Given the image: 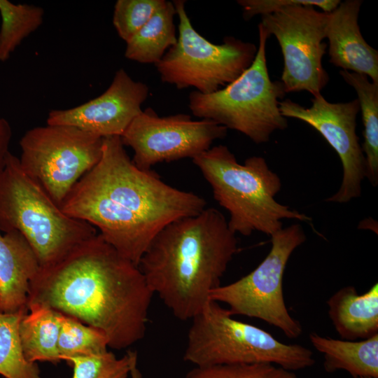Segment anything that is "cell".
Returning a JSON list of instances; mask_svg holds the SVG:
<instances>
[{
    "label": "cell",
    "instance_id": "1",
    "mask_svg": "<svg viewBox=\"0 0 378 378\" xmlns=\"http://www.w3.org/2000/svg\"><path fill=\"white\" fill-rule=\"evenodd\" d=\"M124 146L120 136L104 138L99 161L76 183L61 209L94 226L107 243L139 266L162 228L198 214L206 202L167 184L152 170L138 168Z\"/></svg>",
    "mask_w": 378,
    "mask_h": 378
},
{
    "label": "cell",
    "instance_id": "2",
    "mask_svg": "<svg viewBox=\"0 0 378 378\" xmlns=\"http://www.w3.org/2000/svg\"><path fill=\"white\" fill-rule=\"evenodd\" d=\"M153 291L139 266L99 232L57 262L41 267L27 307L39 304L102 331L108 347L127 349L146 334Z\"/></svg>",
    "mask_w": 378,
    "mask_h": 378
},
{
    "label": "cell",
    "instance_id": "3",
    "mask_svg": "<svg viewBox=\"0 0 378 378\" xmlns=\"http://www.w3.org/2000/svg\"><path fill=\"white\" fill-rule=\"evenodd\" d=\"M223 214L205 208L175 220L153 238L139 268L149 288L178 319L199 314L238 251Z\"/></svg>",
    "mask_w": 378,
    "mask_h": 378
},
{
    "label": "cell",
    "instance_id": "4",
    "mask_svg": "<svg viewBox=\"0 0 378 378\" xmlns=\"http://www.w3.org/2000/svg\"><path fill=\"white\" fill-rule=\"evenodd\" d=\"M192 160L215 200L229 213L227 225L234 234L250 236L257 231L271 237L283 228L284 219L312 221L305 214L276 201L281 181L264 158L251 156L240 164L227 146L218 145Z\"/></svg>",
    "mask_w": 378,
    "mask_h": 378
},
{
    "label": "cell",
    "instance_id": "5",
    "mask_svg": "<svg viewBox=\"0 0 378 378\" xmlns=\"http://www.w3.org/2000/svg\"><path fill=\"white\" fill-rule=\"evenodd\" d=\"M0 231L20 232L41 267L57 262L98 233L90 223L66 214L11 153L0 171Z\"/></svg>",
    "mask_w": 378,
    "mask_h": 378
},
{
    "label": "cell",
    "instance_id": "6",
    "mask_svg": "<svg viewBox=\"0 0 378 378\" xmlns=\"http://www.w3.org/2000/svg\"><path fill=\"white\" fill-rule=\"evenodd\" d=\"M232 316L219 302L209 300L191 319L183 360L195 366L272 364L292 372L314 365L311 349L283 343Z\"/></svg>",
    "mask_w": 378,
    "mask_h": 378
},
{
    "label": "cell",
    "instance_id": "7",
    "mask_svg": "<svg viewBox=\"0 0 378 378\" xmlns=\"http://www.w3.org/2000/svg\"><path fill=\"white\" fill-rule=\"evenodd\" d=\"M258 46L252 64L234 81L210 93L191 92L188 106L201 119L211 120L242 133L256 144L270 141L276 130L288 127L279 110L286 91L281 80L270 79L266 43L270 35L260 23Z\"/></svg>",
    "mask_w": 378,
    "mask_h": 378
},
{
    "label": "cell",
    "instance_id": "8",
    "mask_svg": "<svg viewBox=\"0 0 378 378\" xmlns=\"http://www.w3.org/2000/svg\"><path fill=\"white\" fill-rule=\"evenodd\" d=\"M178 19L176 43L155 64L163 83L177 89L194 88L214 92L237 78L253 62L258 47L253 43L225 36L214 44L193 27L184 0L172 1Z\"/></svg>",
    "mask_w": 378,
    "mask_h": 378
},
{
    "label": "cell",
    "instance_id": "9",
    "mask_svg": "<svg viewBox=\"0 0 378 378\" xmlns=\"http://www.w3.org/2000/svg\"><path fill=\"white\" fill-rule=\"evenodd\" d=\"M307 237L300 223L283 227L271 236L272 247L250 273L213 290L209 298L223 302L232 316L241 315L265 321L288 338L298 337L302 327L289 313L283 293V277L294 251Z\"/></svg>",
    "mask_w": 378,
    "mask_h": 378
},
{
    "label": "cell",
    "instance_id": "10",
    "mask_svg": "<svg viewBox=\"0 0 378 378\" xmlns=\"http://www.w3.org/2000/svg\"><path fill=\"white\" fill-rule=\"evenodd\" d=\"M103 139L70 125L35 127L20 141V165L61 207L76 183L99 161Z\"/></svg>",
    "mask_w": 378,
    "mask_h": 378
},
{
    "label": "cell",
    "instance_id": "11",
    "mask_svg": "<svg viewBox=\"0 0 378 378\" xmlns=\"http://www.w3.org/2000/svg\"><path fill=\"white\" fill-rule=\"evenodd\" d=\"M328 13L315 7L295 5L261 16L260 24L280 46L284 69L281 77L286 93L307 91L321 94L329 81L322 66L327 43Z\"/></svg>",
    "mask_w": 378,
    "mask_h": 378
},
{
    "label": "cell",
    "instance_id": "12",
    "mask_svg": "<svg viewBox=\"0 0 378 378\" xmlns=\"http://www.w3.org/2000/svg\"><path fill=\"white\" fill-rule=\"evenodd\" d=\"M227 129L211 120H192L188 114L160 117L151 108L136 116L120 136L134 151L132 160L140 169L151 170L160 162L193 158L224 139Z\"/></svg>",
    "mask_w": 378,
    "mask_h": 378
},
{
    "label": "cell",
    "instance_id": "13",
    "mask_svg": "<svg viewBox=\"0 0 378 378\" xmlns=\"http://www.w3.org/2000/svg\"><path fill=\"white\" fill-rule=\"evenodd\" d=\"M305 108L290 99L281 101L279 110L285 118L302 120L320 133L339 155L342 179L338 190L326 202L347 203L361 195L366 176V161L356 134V117L360 111L357 99L331 103L321 94L312 99Z\"/></svg>",
    "mask_w": 378,
    "mask_h": 378
},
{
    "label": "cell",
    "instance_id": "14",
    "mask_svg": "<svg viewBox=\"0 0 378 378\" xmlns=\"http://www.w3.org/2000/svg\"><path fill=\"white\" fill-rule=\"evenodd\" d=\"M148 93L146 84L120 69L102 94L73 108L50 111L46 123L76 127L101 138L121 136L142 112Z\"/></svg>",
    "mask_w": 378,
    "mask_h": 378
},
{
    "label": "cell",
    "instance_id": "15",
    "mask_svg": "<svg viewBox=\"0 0 378 378\" xmlns=\"http://www.w3.org/2000/svg\"><path fill=\"white\" fill-rule=\"evenodd\" d=\"M362 3L360 0L341 1L328 13L326 38L329 42V62L378 83V52L365 41L358 22Z\"/></svg>",
    "mask_w": 378,
    "mask_h": 378
},
{
    "label": "cell",
    "instance_id": "16",
    "mask_svg": "<svg viewBox=\"0 0 378 378\" xmlns=\"http://www.w3.org/2000/svg\"><path fill=\"white\" fill-rule=\"evenodd\" d=\"M41 268L34 250L18 231H0V312H28L30 284Z\"/></svg>",
    "mask_w": 378,
    "mask_h": 378
},
{
    "label": "cell",
    "instance_id": "17",
    "mask_svg": "<svg viewBox=\"0 0 378 378\" xmlns=\"http://www.w3.org/2000/svg\"><path fill=\"white\" fill-rule=\"evenodd\" d=\"M326 303L329 318L343 340H365L378 334L377 283L363 294L353 286H344Z\"/></svg>",
    "mask_w": 378,
    "mask_h": 378
},
{
    "label": "cell",
    "instance_id": "18",
    "mask_svg": "<svg viewBox=\"0 0 378 378\" xmlns=\"http://www.w3.org/2000/svg\"><path fill=\"white\" fill-rule=\"evenodd\" d=\"M309 337L313 346L323 355L326 372L344 370L351 377L378 378V334L359 341L333 339L314 332Z\"/></svg>",
    "mask_w": 378,
    "mask_h": 378
},
{
    "label": "cell",
    "instance_id": "19",
    "mask_svg": "<svg viewBox=\"0 0 378 378\" xmlns=\"http://www.w3.org/2000/svg\"><path fill=\"white\" fill-rule=\"evenodd\" d=\"M18 332L26 359L32 363L61 361L57 345L62 314L45 305L30 304Z\"/></svg>",
    "mask_w": 378,
    "mask_h": 378
},
{
    "label": "cell",
    "instance_id": "20",
    "mask_svg": "<svg viewBox=\"0 0 378 378\" xmlns=\"http://www.w3.org/2000/svg\"><path fill=\"white\" fill-rule=\"evenodd\" d=\"M173 2L164 4L148 22L126 42L125 56L141 64H157L177 41Z\"/></svg>",
    "mask_w": 378,
    "mask_h": 378
},
{
    "label": "cell",
    "instance_id": "21",
    "mask_svg": "<svg viewBox=\"0 0 378 378\" xmlns=\"http://www.w3.org/2000/svg\"><path fill=\"white\" fill-rule=\"evenodd\" d=\"M344 81L356 92L363 124L361 146L366 161V176L370 184H378V83L367 76L345 70L340 71Z\"/></svg>",
    "mask_w": 378,
    "mask_h": 378
},
{
    "label": "cell",
    "instance_id": "22",
    "mask_svg": "<svg viewBox=\"0 0 378 378\" xmlns=\"http://www.w3.org/2000/svg\"><path fill=\"white\" fill-rule=\"evenodd\" d=\"M42 7L0 0V62L8 60L22 41L43 24Z\"/></svg>",
    "mask_w": 378,
    "mask_h": 378
},
{
    "label": "cell",
    "instance_id": "23",
    "mask_svg": "<svg viewBox=\"0 0 378 378\" xmlns=\"http://www.w3.org/2000/svg\"><path fill=\"white\" fill-rule=\"evenodd\" d=\"M24 314L0 312V374L6 378H41L37 363L28 361L22 348L18 327Z\"/></svg>",
    "mask_w": 378,
    "mask_h": 378
},
{
    "label": "cell",
    "instance_id": "24",
    "mask_svg": "<svg viewBox=\"0 0 378 378\" xmlns=\"http://www.w3.org/2000/svg\"><path fill=\"white\" fill-rule=\"evenodd\" d=\"M108 347V340L102 331L62 314L57 345L61 360L100 354Z\"/></svg>",
    "mask_w": 378,
    "mask_h": 378
},
{
    "label": "cell",
    "instance_id": "25",
    "mask_svg": "<svg viewBox=\"0 0 378 378\" xmlns=\"http://www.w3.org/2000/svg\"><path fill=\"white\" fill-rule=\"evenodd\" d=\"M74 368L72 378H127L133 365L137 363V353L129 350L118 358L112 352L69 358Z\"/></svg>",
    "mask_w": 378,
    "mask_h": 378
},
{
    "label": "cell",
    "instance_id": "26",
    "mask_svg": "<svg viewBox=\"0 0 378 378\" xmlns=\"http://www.w3.org/2000/svg\"><path fill=\"white\" fill-rule=\"evenodd\" d=\"M164 2L165 0H118L114 6L113 24L119 37L128 41Z\"/></svg>",
    "mask_w": 378,
    "mask_h": 378
},
{
    "label": "cell",
    "instance_id": "27",
    "mask_svg": "<svg viewBox=\"0 0 378 378\" xmlns=\"http://www.w3.org/2000/svg\"><path fill=\"white\" fill-rule=\"evenodd\" d=\"M181 378H298L295 372L272 364L195 366Z\"/></svg>",
    "mask_w": 378,
    "mask_h": 378
},
{
    "label": "cell",
    "instance_id": "28",
    "mask_svg": "<svg viewBox=\"0 0 378 378\" xmlns=\"http://www.w3.org/2000/svg\"><path fill=\"white\" fill-rule=\"evenodd\" d=\"M341 2L340 0H238L243 10V17L248 20L255 15H267L283 8L295 5L317 7L323 12H332Z\"/></svg>",
    "mask_w": 378,
    "mask_h": 378
},
{
    "label": "cell",
    "instance_id": "29",
    "mask_svg": "<svg viewBox=\"0 0 378 378\" xmlns=\"http://www.w3.org/2000/svg\"><path fill=\"white\" fill-rule=\"evenodd\" d=\"M12 136V130L7 120L0 118V171L4 167L10 153L9 146Z\"/></svg>",
    "mask_w": 378,
    "mask_h": 378
},
{
    "label": "cell",
    "instance_id": "30",
    "mask_svg": "<svg viewBox=\"0 0 378 378\" xmlns=\"http://www.w3.org/2000/svg\"><path fill=\"white\" fill-rule=\"evenodd\" d=\"M130 375L131 378H142L141 374L137 368V363L132 368Z\"/></svg>",
    "mask_w": 378,
    "mask_h": 378
},
{
    "label": "cell",
    "instance_id": "31",
    "mask_svg": "<svg viewBox=\"0 0 378 378\" xmlns=\"http://www.w3.org/2000/svg\"><path fill=\"white\" fill-rule=\"evenodd\" d=\"M351 378H374L370 377H351Z\"/></svg>",
    "mask_w": 378,
    "mask_h": 378
}]
</instances>
